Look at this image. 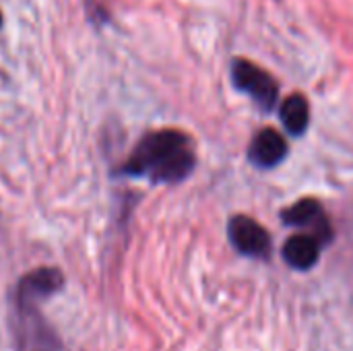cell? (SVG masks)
Here are the masks:
<instances>
[{
  "mask_svg": "<svg viewBox=\"0 0 353 351\" xmlns=\"http://www.w3.org/2000/svg\"><path fill=\"white\" fill-rule=\"evenodd\" d=\"M192 168L194 153L188 134L165 128L145 134L130 157L122 163L120 174L149 178L153 184H176L188 178Z\"/></svg>",
  "mask_w": 353,
  "mask_h": 351,
  "instance_id": "6da1fadb",
  "label": "cell"
},
{
  "mask_svg": "<svg viewBox=\"0 0 353 351\" xmlns=\"http://www.w3.org/2000/svg\"><path fill=\"white\" fill-rule=\"evenodd\" d=\"M64 288V275L54 267H41L27 273L17 288V314L21 327L17 333L19 351H60V341L37 312V304L46 302Z\"/></svg>",
  "mask_w": 353,
  "mask_h": 351,
  "instance_id": "7a4b0ae2",
  "label": "cell"
},
{
  "mask_svg": "<svg viewBox=\"0 0 353 351\" xmlns=\"http://www.w3.org/2000/svg\"><path fill=\"white\" fill-rule=\"evenodd\" d=\"M232 81L236 89L250 95L263 112H271L275 108L279 97V85L261 66L244 58H236L232 64Z\"/></svg>",
  "mask_w": 353,
  "mask_h": 351,
  "instance_id": "3957f363",
  "label": "cell"
},
{
  "mask_svg": "<svg viewBox=\"0 0 353 351\" xmlns=\"http://www.w3.org/2000/svg\"><path fill=\"white\" fill-rule=\"evenodd\" d=\"M228 234L234 248L244 257L265 259L271 250V240L267 230L246 215L232 217L228 225Z\"/></svg>",
  "mask_w": 353,
  "mask_h": 351,
  "instance_id": "277c9868",
  "label": "cell"
},
{
  "mask_svg": "<svg viewBox=\"0 0 353 351\" xmlns=\"http://www.w3.org/2000/svg\"><path fill=\"white\" fill-rule=\"evenodd\" d=\"M283 221L288 225H296V228H312V236L321 244L331 240L329 221L325 219L323 209L314 199H302L296 205H292L288 211H283Z\"/></svg>",
  "mask_w": 353,
  "mask_h": 351,
  "instance_id": "5b68a950",
  "label": "cell"
},
{
  "mask_svg": "<svg viewBox=\"0 0 353 351\" xmlns=\"http://www.w3.org/2000/svg\"><path fill=\"white\" fill-rule=\"evenodd\" d=\"M250 161L259 168H275L288 155V141L273 128H263L250 143Z\"/></svg>",
  "mask_w": 353,
  "mask_h": 351,
  "instance_id": "8992f818",
  "label": "cell"
},
{
  "mask_svg": "<svg viewBox=\"0 0 353 351\" xmlns=\"http://www.w3.org/2000/svg\"><path fill=\"white\" fill-rule=\"evenodd\" d=\"M319 257H321V242L312 234H296L283 246L285 263L300 271L314 267Z\"/></svg>",
  "mask_w": 353,
  "mask_h": 351,
  "instance_id": "52a82bcc",
  "label": "cell"
},
{
  "mask_svg": "<svg viewBox=\"0 0 353 351\" xmlns=\"http://www.w3.org/2000/svg\"><path fill=\"white\" fill-rule=\"evenodd\" d=\"M279 118L285 126V130L294 137H300L306 132L308 122H310V108H308V99L300 93L290 95L279 110Z\"/></svg>",
  "mask_w": 353,
  "mask_h": 351,
  "instance_id": "ba28073f",
  "label": "cell"
},
{
  "mask_svg": "<svg viewBox=\"0 0 353 351\" xmlns=\"http://www.w3.org/2000/svg\"><path fill=\"white\" fill-rule=\"evenodd\" d=\"M0 27H2V12H0Z\"/></svg>",
  "mask_w": 353,
  "mask_h": 351,
  "instance_id": "9c48e42d",
  "label": "cell"
}]
</instances>
